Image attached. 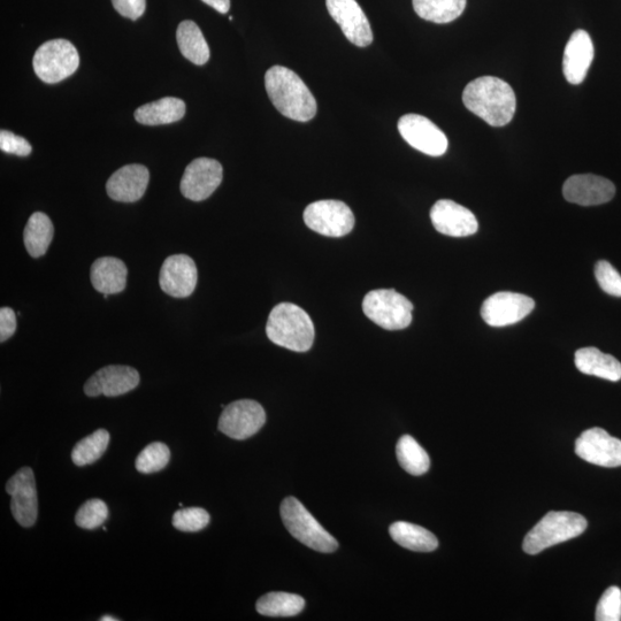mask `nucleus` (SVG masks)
I'll return each instance as SVG.
<instances>
[{"instance_id": "obj_1", "label": "nucleus", "mask_w": 621, "mask_h": 621, "mask_svg": "<svg viewBox=\"0 0 621 621\" xmlns=\"http://www.w3.org/2000/svg\"><path fill=\"white\" fill-rule=\"evenodd\" d=\"M466 109L492 127H503L515 117L517 99L509 83L482 76L467 84L463 92Z\"/></svg>"}, {"instance_id": "obj_2", "label": "nucleus", "mask_w": 621, "mask_h": 621, "mask_svg": "<svg viewBox=\"0 0 621 621\" xmlns=\"http://www.w3.org/2000/svg\"><path fill=\"white\" fill-rule=\"evenodd\" d=\"M265 87L271 102L282 115L294 121L308 122L316 117L317 101L299 76L291 69L273 66L266 72Z\"/></svg>"}, {"instance_id": "obj_3", "label": "nucleus", "mask_w": 621, "mask_h": 621, "mask_svg": "<svg viewBox=\"0 0 621 621\" xmlns=\"http://www.w3.org/2000/svg\"><path fill=\"white\" fill-rule=\"evenodd\" d=\"M266 334L274 344L306 352L314 341V325L308 313L291 303L276 305L268 317Z\"/></svg>"}, {"instance_id": "obj_4", "label": "nucleus", "mask_w": 621, "mask_h": 621, "mask_svg": "<svg viewBox=\"0 0 621 621\" xmlns=\"http://www.w3.org/2000/svg\"><path fill=\"white\" fill-rule=\"evenodd\" d=\"M588 526L585 517L569 511H551L526 535L523 549L528 555H538L556 544L578 538Z\"/></svg>"}, {"instance_id": "obj_5", "label": "nucleus", "mask_w": 621, "mask_h": 621, "mask_svg": "<svg viewBox=\"0 0 621 621\" xmlns=\"http://www.w3.org/2000/svg\"><path fill=\"white\" fill-rule=\"evenodd\" d=\"M280 512L288 532L306 547L324 554H331L339 548V542L318 523L297 498L287 497L281 504Z\"/></svg>"}, {"instance_id": "obj_6", "label": "nucleus", "mask_w": 621, "mask_h": 621, "mask_svg": "<svg viewBox=\"0 0 621 621\" xmlns=\"http://www.w3.org/2000/svg\"><path fill=\"white\" fill-rule=\"evenodd\" d=\"M365 316L387 331H401L412 322L413 305L394 289H378L368 293L363 302Z\"/></svg>"}, {"instance_id": "obj_7", "label": "nucleus", "mask_w": 621, "mask_h": 621, "mask_svg": "<svg viewBox=\"0 0 621 621\" xmlns=\"http://www.w3.org/2000/svg\"><path fill=\"white\" fill-rule=\"evenodd\" d=\"M33 65L38 78L53 84L64 81L76 72L80 66V56L71 42L52 40L37 49Z\"/></svg>"}, {"instance_id": "obj_8", "label": "nucleus", "mask_w": 621, "mask_h": 621, "mask_svg": "<svg viewBox=\"0 0 621 621\" xmlns=\"http://www.w3.org/2000/svg\"><path fill=\"white\" fill-rule=\"evenodd\" d=\"M304 222L313 232L328 237L348 235L355 227V216L350 207L340 201H318L304 211Z\"/></svg>"}, {"instance_id": "obj_9", "label": "nucleus", "mask_w": 621, "mask_h": 621, "mask_svg": "<svg viewBox=\"0 0 621 621\" xmlns=\"http://www.w3.org/2000/svg\"><path fill=\"white\" fill-rule=\"evenodd\" d=\"M266 423V413L256 401L230 403L219 419V431L234 440H247L256 435Z\"/></svg>"}, {"instance_id": "obj_10", "label": "nucleus", "mask_w": 621, "mask_h": 621, "mask_svg": "<svg viewBox=\"0 0 621 621\" xmlns=\"http://www.w3.org/2000/svg\"><path fill=\"white\" fill-rule=\"evenodd\" d=\"M398 130L413 149L431 157H441L447 152L446 134L423 115L406 114L398 121Z\"/></svg>"}, {"instance_id": "obj_11", "label": "nucleus", "mask_w": 621, "mask_h": 621, "mask_svg": "<svg viewBox=\"0 0 621 621\" xmlns=\"http://www.w3.org/2000/svg\"><path fill=\"white\" fill-rule=\"evenodd\" d=\"M535 308L531 297L501 291L488 297L481 308V317L492 327H505L525 319Z\"/></svg>"}, {"instance_id": "obj_12", "label": "nucleus", "mask_w": 621, "mask_h": 621, "mask_svg": "<svg viewBox=\"0 0 621 621\" xmlns=\"http://www.w3.org/2000/svg\"><path fill=\"white\" fill-rule=\"evenodd\" d=\"M224 176L219 161L198 158L190 163L181 180V193L194 202H202L218 189Z\"/></svg>"}, {"instance_id": "obj_13", "label": "nucleus", "mask_w": 621, "mask_h": 621, "mask_svg": "<svg viewBox=\"0 0 621 621\" xmlns=\"http://www.w3.org/2000/svg\"><path fill=\"white\" fill-rule=\"evenodd\" d=\"M6 492L12 496L11 511L22 527L35 525L38 516V498L35 475L30 467H23L6 483Z\"/></svg>"}, {"instance_id": "obj_14", "label": "nucleus", "mask_w": 621, "mask_h": 621, "mask_svg": "<svg viewBox=\"0 0 621 621\" xmlns=\"http://www.w3.org/2000/svg\"><path fill=\"white\" fill-rule=\"evenodd\" d=\"M575 454L590 464L613 469L621 466V441L602 428H590L575 442Z\"/></svg>"}, {"instance_id": "obj_15", "label": "nucleus", "mask_w": 621, "mask_h": 621, "mask_svg": "<svg viewBox=\"0 0 621 621\" xmlns=\"http://www.w3.org/2000/svg\"><path fill=\"white\" fill-rule=\"evenodd\" d=\"M327 10L348 40L366 48L373 42V32L366 14L356 0H326Z\"/></svg>"}, {"instance_id": "obj_16", "label": "nucleus", "mask_w": 621, "mask_h": 621, "mask_svg": "<svg viewBox=\"0 0 621 621\" xmlns=\"http://www.w3.org/2000/svg\"><path fill=\"white\" fill-rule=\"evenodd\" d=\"M140 374L133 367L110 365L97 371L84 385L89 397H117L134 390L140 383Z\"/></svg>"}, {"instance_id": "obj_17", "label": "nucleus", "mask_w": 621, "mask_h": 621, "mask_svg": "<svg viewBox=\"0 0 621 621\" xmlns=\"http://www.w3.org/2000/svg\"><path fill=\"white\" fill-rule=\"evenodd\" d=\"M198 281L197 267L187 255L168 257L161 266L159 285L164 293L175 298H186L194 293Z\"/></svg>"}, {"instance_id": "obj_18", "label": "nucleus", "mask_w": 621, "mask_h": 621, "mask_svg": "<svg viewBox=\"0 0 621 621\" xmlns=\"http://www.w3.org/2000/svg\"><path fill=\"white\" fill-rule=\"evenodd\" d=\"M567 202L581 206L609 203L616 195V187L610 180L593 174L573 175L563 187Z\"/></svg>"}, {"instance_id": "obj_19", "label": "nucleus", "mask_w": 621, "mask_h": 621, "mask_svg": "<svg viewBox=\"0 0 621 621\" xmlns=\"http://www.w3.org/2000/svg\"><path fill=\"white\" fill-rule=\"evenodd\" d=\"M431 220L437 232L451 237L471 236L479 229L474 214L450 199H441L434 204Z\"/></svg>"}, {"instance_id": "obj_20", "label": "nucleus", "mask_w": 621, "mask_h": 621, "mask_svg": "<svg viewBox=\"0 0 621 621\" xmlns=\"http://www.w3.org/2000/svg\"><path fill=\"white\" fill-rule=\"evenodd\" d=\"M150 173L147 167L138 164L121 167L106 183L107 194L115 202L134 203L140 201L149 186Z\"/></svg>"}, {"instance_id": "obj_21", "label": "nucleus", "mask_w": 621, "mask_h": 621, "mask_svg": "<svg viewBox=\"0 0 621 621\" xmlns=\"http://www.w3.org/2000/svg\"><path fill=\"white\" fill-rule=\"evenodd\" d=\"M594 59V44L585 30L574 32L566 44L563 72L567 82L578 86L586 79Z\"/></svg>"}, {"instance_id": "obj_22", "label": "nucleus", "mask_w": 621, "mask_h": 621, "mask_svg": "<svg viewBox=\"0 0 621 621\" xmlns=\"http://www.w3.org/2000/svg\"><path fill=\"white\" fill-rule=\"evenodd\" d=\"M127 267L114 257L98 258L91 266L90 279L98 293L114 295L122 293L127 285Z\"/></svg>"}, {"instance_id": "obj_23", "label": "nucleus", "mask_w": 621, "mask_h": 621, "mask_svg": "<svg viewBox=\"0 0 621 621\" xmlns=\"http://www.w3.org/2000/svg\"><path fill=\"white\" fill-rule=\"evenodd\" d=\"M575 366L581 373L617 382L621 379V363L597 348H582L575 352Z\"/></svg>"}, {"instance_id": "obj_24", "label": "nucleus", "mask_w": 621, "mask_h": 621, "mask_svg": "<svg viewBox=\"0 0 621 621\" xmlns=\"http://www.w3.org/2000/svg\"><path fill=\"white\" fill-rule=\"evenodd\" d=\"M184 114H186V104L182 99L165 97L138 107L135 119L145 126L170 125L180 121Z\"/></svg>"}, {"instance_id": "obj_25", "label": "nucleus", "mask_w": 621, "mask_h": 621, "mask_svg": "<svg viewBox=\"0 0 621 621\" xmlns=\"http://www.w3.org/2000/svg\"><path fill=\"white\" fill-rule=\"evenodd\" d=\"M179 49L184 58L191 63L202 66L210 59V48L207 44L202 30L194 21H183L178 27L176 33Z\"/></svg>"}, {"instance_id": "obj_26", "label": "nucleus", "mask_w": 621, "mask_h": 621, "mask_svg": "<svg viewBox=\"0 0 621 621\" xmlns=\"http://www.w3.org/2000/svg\"><path fill=\"white\" fill-rule=\"evenodd\" d=\"M391 539L401 547L417 552H431L439 547L436 536L426 528L397 521L389 528Z\"/></svg>"}, {"instance_id": "obj_27", "label": "nucleus", "mask_w": 621, "mask_h": 621, "mask_svg": "<svg viewBox=\"0 0 621 621\" xmlns=\"http://www.w3.org/2000/svg\"><path fill=\"white\" fill-rule=\"evenodd\" d=\"M55 234L51 219L45 213L36 212L29 218L23 241L33 258H40L48 251Z\"/></svg>"}, {"instance_id": "obj_28", "label": "nucleus", "mask_w": 621, "mask_h": 621, "mask_svg": "<svg viewBox=\"0 0 621 621\" xmlns=\"http://www.w3.org/2000/svg\"><path fill=\"white\" fill-rule=\"evenodd\" d=\"M413 9L421 19L449 23L463 14L466 0H412Z\"/></svg>"}, {"instance_id": "obj_29", "label": "nucleus", "mask_w": 621, "mask_h": 621, "mask_svg": "<svg viewBox=\"0 0 621 621\" xmlns=\"http://www.w3.org/2000/svg\"><path fill=\"white\" fill-rule=\"evenodd\" d=\"M302 596L289 593H268L259 598L256 608L266 617H294L304 610Z\"/></svg>"}, {"instance_id": "obj_30", "label": "nucleus", "mask_w": 621, "mask_h": 621, "mask_svg": "<svg viewBox=\"0 0 621 621\" xmlns=\"http://www.w3.org/2000/svg\"><path fill=\"white\" fill-rule=\"evenodd\" d=\"M398 463L406 472L419 477L431 467V459L425 449L410 435H404L396 446Z\"/></svg>"}, {"instance_id": "obj_31", "label": "nucleus", "mask_w": 621, "mask_h": 621, "mask_svg": "<svg viewBox=\"0 0 621 621\" xmlns=\"http://www.w3.org/2000/svg\"><path fill=\"white\" fill-rule=\"evenodd\" d=\"M109 443L110 433L105 429H98L76 444L72 451L73 463L80 467L96 463L105 454Z\"/></svg>"}, {"instance_id": "obj_32", "label": "nucleus", "mask_w": 621, "mask_h": 621, "mask_svg": "<svg viewBox=\"0 0 621 621\" xmlns=\"http://www.w3.org/2000/svg\"><path fill=\"white\" fill-rule=\"evenodd\" d=\"M170 460V448L165 443L153 442L138 455L135 466L138 472L151 474L164 470Z\"/></svg>"}, {"instance_id": "obj_33", "label": "nucleus", "mask_w": 621, "mask_h": 621, "mask_svg": "<svg viewBox=\"0 0 621 621\" xmlns=\"http://www.w3.org/2000/svg\"><path fill=\"white\" fill-rule=\"evenodd\" d=\"M109 518V509L104 501L92 498L84 503L76 513L75 523L84 529H96L101 527Z\"/></svg>"}, {"instance_id": "obj_34", "label": "nucleus", "mask_w": 621, "mask_h": 621, "mask_svg": "<svg viewBox=\"0 0 621 621\" xmlns=\"http://www.w3.org/2000/svg\"><path fill=\"white\" fill-rule=\"evenodd\" d=\"M209 524V512L202 508L181 509L173 516V526L181 532H199Z\"/></svg>"}, {"instance_id": "obj_35", "label": "nucleus", "mask_w": 621, "mask_h": 621, "mask_svg": "<svg viewBox=\"0 0 621 621\" xmlns=\"http://www.w3.org/2000/svg\"><path fill=\"white\" fill-rule=\"evenodd\" d=\"M597 621L621 620V590L618 587H610L605 590L596 609Z\"/></svg>"}, {"instance_id": "obj_36", "label": "nucleus", "mask_w": 621, "mask_h": 621, "mask_svg": "<svg viewBox=\"0 0 621 621\" xmlns=\"http://www.w3.org/2000/svg\"><path fill=\"white\" fill-rule=\"evenodd\" d=\"M595 276L604 293L621 297V275L607 260L596 264Z\"/></svg>"}, {"instance_id": "obj_37", "label": "nucleus", "mask_w": 621, "mask_h": 621, "mask_svg": "<svg viewBox=\"0 0 621 621\" xmlns=\"http://www.w3.org/2000/svg\"><path fill=\"white\" fill-rule=\"evenodd\" d=\"M0 149L3 152L9 153V155H15L19 157H27L32 153V145L21 136L15 135L9 130H2L0 132Z\"/></svg>"}, {"instance_id": "obj_38", "label": "nucleus", "mask_w": 621, "mask_h": 621, "mask_svg": "<svg viewBox=\"0 0 621 621\" xmlns=\"http://www.w3.org/2000/svg\"><path fill=\"white\" fill-rule=\"evenodd\" d=\"M112 4L122 17L135 21L144 14L147 0H112Z\"/></svg>"}, {"instance_id": "obj_39", "label": "nucleus", "mask_w": 621, "mask_h": 621, "mask_svg": "<svg viewBox=\"0 0 621 621\" xmlns=\"http://www.w3.org/2000/svg\"><path fill=\"white\" fill-rule=\"evenodd\" d=\"M17 331V316L10 308L0 310V342H5Z\"/></svg>"}, {"instance_id": "obj_40", "label": "nucleus", "mask_w": 621, "mask_h": 621, "mask_svg": "<svg viewBox=\"0 0 621 621\" xmlns=\"http://www.w3.org/2000/svg\"><path fill=\"white\" fill-rule=\"evenodd\" d=\"M202 2L221 14H227L230 10V0H202Z\"/></svg>"}, {"instance_id": "obj_41", "label": "nucleus", "mask_w": 621, "mask_h": 621, "mask_svg": "<svg viewBox=\"0 0 621 621\" xmlns=\"http://www.w3.org/2000/svg\"><path fill=\"white\" fill-rule=\"evenodd\" d=\"M118 618L112 617V616H104L101 618V621H118Z\"/></svg>"}]
</instances>
